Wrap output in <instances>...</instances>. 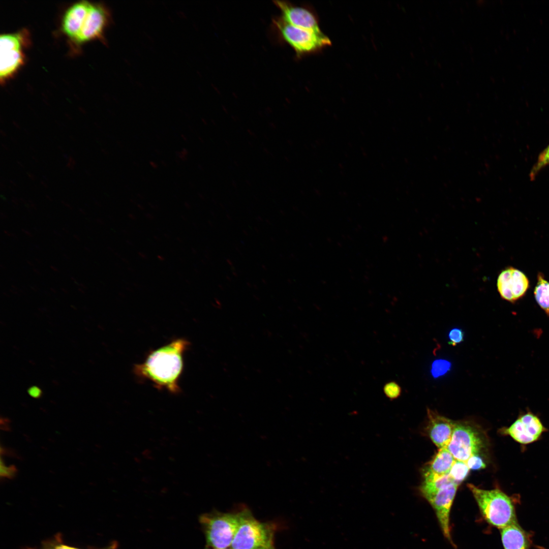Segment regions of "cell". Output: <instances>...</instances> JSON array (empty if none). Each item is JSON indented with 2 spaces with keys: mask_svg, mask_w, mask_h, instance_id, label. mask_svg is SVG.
I'll use <instances>...</instances> for the list:
<instances>
[{
  "mask_svg": "<svg viewBox=\"0 0 549 549\" xmlns=\"http://www.w3.org/2000/svg\"><path fill=\"white\" fill-rule=\"evenodd\" d=\"M272 27L278 38L294 50L297 57L316 52L331 44L322 32H316L288 23L279 16L272 20Z\"/></svg>",
  "mask_w": 549,
  "mask_h": 549,
  "instance_id": "4",
  "label": "cell"
},
{
  "mask_svg": "<svg viewBox=\"0 0 549 549\" xmlns=\"http://www.w3.org/2000/svg\"><path fill=\"white\" fill-rule=\"evenodd\" d=\"M534 294L538 305L549 316V282L541 272L537 274V282Z\"/></svg>",
  "mask_w": 549,
  "mask_h": 549,
  "instance_id": "17",
  "label": "cell"
},
{
  "mask_svg": "<svg viewBox=\"0 0 549 549\" xmlns=\"http://www.w3.org/2000/svg\"><path fill=\"white\" fill-rule=\"evenodd\" d=\"M497 286L501 297L513 302L525 294L529 287L527 276L512 267L503 270L498 276Z\"/></svg>",
  "mask_w": 549,
  "mask_h": 549,
  "instance_id": "11",
  "label": "cell"
},
{
  "mask_svg": "<svg viewBox=\"0 0 549 549\" xmlns=\"http://www.w3.org/2000/svg\"><path fill=\"white\" fill-rule=\"evenodd\" d=\"M33 159H34V160H35L36 161L38 162V161H37V160L36 159V158H35L34 157H33Z\"/></svg>",
  "mask_w": 549,
  "mask_h": 549,
  "instance_id": "38",
  "label": "cell"
},
{
  "mask_svg": "<svg viewBox=\"0 0 549 549\" xmlns=\"http://www.w3.org/2000/svg\"><path fill=\"white\" fill-rule=\"evenodd\" d=\"M110 20V12L106 7L101 4H92L75 41L82 43L102 37Z\"/></svg>",
  "mask_w": 549,
  "mask_h": 549,
  "instance_id": "12",
  "label": "cell"
},
{
  "mask_svg": "<svg viewBox=\"0 0 549 549\" xmlns=\"http://www.w3.org/2000/svg\"><path fill=\"white\" fill-rule=\"evenodd\" d=\"M207 549H208V548H207ZM224 549H231V548H224Z\"/></svg>",
  "mask_w": 549,
  "mask_h": 549,
  "instance_id": "39",
  "label": "cell"
},
{
  "mask_svg": "<svg viewBox=\"0 0 549 549\" xmlns=\"http://www.w3.org/2000/svg\"><path fill=\"white\" fill-rule=\"evenodd\" d=\"M273 3L280 12L279 16L288 23L316 32H322L317 14L312 8L288 1H275Z\"/></svg>",
  "mask_w": 549,
  "mask_h": 549,
  "instance_id": "10",
  "label": "cell"
},
{
  "mask_svg": "<svg viewBox=\"0 0 549 549\" xmlns=\"http://www.w3.org/2000/svg\"><path fill=\"white\" fill-rule=\"evenodd\" d=\"M237 512L214 511L199 517L207 546L212 549L230 548L239 524Z\"/></svg>",
  "mask_w": 549,
  "mask_h": 549,
  "instance_id": "5",
  "label": "cell"
},
{
  "mask_svg": "<svg viewBox=\"0 0 549 549\" xmlns=\"http://www.w3.org/2000/svg\"><path fill=\"white\" fill-rule=\"evenodd\" d=\"M68 160H69L68 163H70L71 164H72V165H73L74 166H75L76 165V161L74 159V158L72 156H69Z\"/></svg>",
  "mask_w": 549,
  "mask_h": 549,
  "instance_id": "27",
  "label": "cell"
},
{
  "mask_svg": "<svg viewBox=\"0 0 549 549\" xmlns=\"http://www.w3.org/2000/svg\"><path fill=\"white\" fill-rule=\"evenodd\" d=\"M205 549H207V548H206Z\"/></svg>",
  "mask_w": 549,
  "mask_h": 549,
  "instance_id": "40",
  "label": "cell"
},
{
  "mask_svg": "<svg viewBox=\"0 0 549 549\" xmlns=\"http://www.w3.org/2000/svg\"><path fill=\"white\" fill-rule=\"evenodd\" d=\"M459 485L452 481L422 495L435 510L442 533L450 541V512Z\"/></svg>",
  "mask_w": 549,
  "mask_h": 549,
  "instance_id": "8",
  "label": "cell"
},
{
  "mask_svg": "<svg viewBox=\"0 0 549 549\" xmlns=\"http://www.w3.org/2000/svg\"><path fill=\"white\" fill-rule=\"evenodd\" d=\"M67 166L71 170H73L74 169V166L69 163H68Z\"/></svg>",
  "mask_w": 549,
  "mask_h": 549,
  "instance_id": "29",
  "label": "cell"
},
{
  "mask_svg": "<svg viewBox=\"0 0 549 549\" xmlns=\"http://www.w3.org/2000/svg\"><path fill=\"white\" fill-rule=\"evenodd\" d=\"M17 472V470L15 466H7L4 463L3 459H1L0 475L2 477L12 479L15 476Z\"/></svg>",
  "mask_w": 549,
  "mask_h": 549,
  "instance_id": "23",
  "label": "cell"
},
{
  "mask_svg": "<svg viewBox=\"0 0 549 549\" xmlns=\"http://www.w3.org/2000/svg\"><path fill=\"white\" fill-rule=\"evenodd\" d=\"M448 344L455 346L464 341V332L461 328H452L448 332Z\"/></svg>",
  "mask_w": 549,
  "mask_h": 549,
  "instance_id": "22",
  "label": "cell"
},
{
  "mask_svg": "<svg viewBox=\"0 0 549 549\" xmlns=\"http://www.w3.org/2000/svg\"><path fill=\"white\" fill-rule=\"evenodd\" d=\"M470 470L466 462L455 460L448 475L454 482L459 485L466 478Z\"/></svg>",
  "mask_w": 549,
  "mask_h": 549,
  "instance_id": "18",
  "label": "cell"
},
{
  "mask_svg": "<svg viewBox=\"0 0 549 549\" xmlns=\"http://www.w3.org/2000/svg\"><path fill=\"white\" fill-rule=\"evenodd\" d=\"M470 469L479 470L485 467V464L478 454L471 456L466 462Z\"/></svg>",
  "mask_w": 549,
  "mask_h": 549,
  "instance_id": "24",
  "label": "cell"
},
{
  "mask_svg": "<svg viewBox=\"0 0 549 549\" xmlns=\"http://www.w3.org/2000/svg\"><path fill=\"white\" fill-rule=\"evenodd\" d=\"M190 345L186 339L177 338L150 351L143 362L134 365V374L140 379L150 381L158 389L179 393L184 354Z\"/></svg>",
  "mask_w": 549,
  "mask_h": 549,
  "instance_id": "1",
  "label": "cell"
},
{
  "mask_svg": "<svg viewBox=\"0 0 549 549\" xmlns=\"http://www.w3.org/2000/svg\"><path fill=\"white\" fill-rule=\"evenodd\" d=\"M479 432L466 423L454 422L451 440L446 446L455 460L466 462L483 447Z\"/></svg>",
  "mask_w": 549,
  "mask_h": 549,
  "instance_id": "6",
  "label": "cell"
},
{
  "mask_svg": "<svg viewBox=\"0 0 549 549\" xmlns=\"http://www.w3.org/2000/svg\"><path fill=\"white\" fill-rule=\"evenodd\" d=\"M27 176H28V177H29V178H30V179H32V180H35V176H34V175H33V174H32V173H30V172H27Z\"/></svg>",
  "mask_w": 549,
  "mask_h": 549,
  "instance_id": "28",
  "label": "cell"
},
{
  "mask_svg": "<svg viewBox=\"0 0 549 549\" xmlns=\"http://www.w3.org/2000/svg\"><path fill=\"white\" fill-rule=\"evenodd\" d=\"M451 368V363L444 359L435 360L432 363L431 373L432 377L438 378L446 375Z\"/></svg>",
  "mask_w": 549,
  "mask_h": 549,
  "instance_id": "19",
  "label": "cell"
},
{
  "mask_svg": "<svg viewBox=\"0 0 549 549\" xmlns=\"http://www.w3.org/2000/svg\"><path fill=\"white\" fill-rule=\"evenodd\" d=\"M11 140H12V141H13L14 143H16L17 142V141L16 140H15V139L13 137H11Z\"/></svg>",
  "mask_w": 549,
  "mask_h": 549,
  "instance_id": "35",
  "label": "cell"
},
{
  "mask_svg": "<svg viewBox=\"0 0 549 549\" xmlns=\"http://www.w3.org/2000/svg\"><path fill=\"white\" fill-rule=\"evenodd\" d=\"M480 513L490 525L502 529L517 523L512 499L499 489L486 490L473 484L467 485Z\"/></svg>",
  "mask_w": 549,
  "mask_h": 549,
  "instance_id": "2",
  "label": "cell"
},
{
  "mask_svg": "<svg viewBox=\"0 0 549 549\" xmlns=\"http://www.w3.org/2000/svg\"><path fill=\"white\" fill-rule=\"evenodd\" d=\"M546 431L537 415L527 412L520 415L508 427L501 429L500 432L520 444L527 445L537 441Z\"/></svg>",
  "mask_w": 549,
  "mask_h": 549,
  "instance_id": "9",
  "label": "cell"
},
{
  "mask_svg": "<svg viewBox=\"0 0 549 549\" xmlns=\"http://www.w3.org/2000/svg\"><path fill=\"white\" fill-rule=\"evenodd\" d=\"M239 514L238 526L230 548L276 549L275 524L258 521L246 507L240 510Z\"/></svg>",
  "mask_w": 549,
  "mask_h": 549,
  "instance_id": "3",
  "label": "cell"
},
{
  "mask_svg": "<svg viewBox=\"0 0 549 549\" xmlns=\"http://www.w3.org/2000/svg\"><path fill=\"white\" fill-rule=\"evenodd\" d=\"M549 164V144L539 154L536 163L531 170L529 176L533 180L539 172L545 166Z\"/></svg>",
  "mask_w": 549,
  "mask_h": 549,
  "instance_id": "20",
  "label": "cell"
},
{
  "mask_svg": "<svg viewBox=\"0 0 549 549\" xmlns=\"http://www.w3.org/2000/svg\"><path fill=\"white\" fill-rule=\"evenodd\" d=\"M401 387L395 382H388L384 387L386 396L392 400L397 399L401 395Z\"/></svg>",
  "mask_w": 549,
  "mask_h": 549,
  "instance_id": "21",
  "label": "cell"
},
{
  "mask_svg": "<svg viewBox=\"0 0 549 549\" xmlns=\"http://www.w3.org/2000/svg\"><path fill=\"white\" fill-rule=\"evenodd\" d=\"M427 413V430L430 439L439 448L446 447L451 438L454 422L429 408Z\"/></svg>",
  "mask_w": 549,
  "mask_h": 549,
  "instance_id": "13",
  "label": "cell"
},
{
  "mask_svg": "<svg viewBox=\"0 0 549 549\" xmlns=\"http://www.w3.org/2000/svg\"><path fill=\"white\" fill-rule=\"evenodd\" d=\"M41 185L45 188H47V185L45 184L43 181H41Z\"/></svg>",
  "mask_w": 549,
  "mask_h": 549,
  "instance_id": "33",
  "label": "cell"
},
{
  "mask_svg": "<svg viewBox=\"0 0 549 549\" xmlns=\"http://www.w3.org/2000/svg\"><path fill=\"white\" fill-rule=\"evenodd\" d=\"M2 146L6 150H9V148L6 145L2 144Z\"/></svg>",
  "mask_w": 549,
  "mask_h": 549,
  "instance_id": "32",
  "label": "cell"
},
{
  "mask_svg": "<svg viewBox=\"0 0 549 549\" xmlns=\"http://www.w3.org/2000/svg\"><path fill=\"white\" fill-rule=\"evenodd\" d=\"M58 148H59V149H60V150H62V151H64V149H63L62 148V147H60V146H59V147H58Z\"/></svg>",
  "mask_w": 549,
  "mask_h": 549,
  "instance_id": "37",
  "label": "cell"
},
{
  "mask_svg": "<svg viewBox=\"0 0 549 549\" xmlns=\"http://www.w3.org/2000/svg\"><path fill=\"white\" fill-rule=\"evenodd\" d=\"M17 163H18V164H19V165L20 166H21V167H23V165H22V164L21 163V162H19V161H17Z\"/></svg>",
  "mask_w": 549,
  "mask_h": 549,
  "instance_id": "36",
  "label": "cell"
},
{
  "mask_svg": "<svg viewBox=\"0 0 549 549\" xmlns=\"http://www.w3.org/2000/svg\"><path fill=\"white\" fill-rule=\"evenodd\" d=\"M13 123L15 127H16L17 129H21L20 126L19 125H18L17 123H15L14 121H13Z\"/></svg>",
  "mask_w": 549,
  "mask_h": 549,
  "instance_id": "31",
  "label": "cell"
},
{
  "mask_svg": "<svg viewBox=\"0 0 549 549\" xmlns=\"http://www.w3.org/2000/svg\"><path fill=\"white\" fill-rule=\"evenodd\" d=\"M455 460L446 447L439 448L423 472V481H433L448 475Z\"/></svg>",
  "mask_w": 549,
  "mask_h": 549,
  "instance_id": "15",
  "label": "cell"
},
{
  "mask_svg": "<svg viewBox=\"0 0 549 549\" xmlns=\"http://www.w3.org/2000/svg\"><path fill=\"white\" fill-rule=\"evenodd\" d=\"M25 32L3 34L0 37V77L1 81L8 78L22 65Z\"/></svg>",
  "mask_w": 549,
  "mask_h": 549,
  "instance_id": "7",
  "label": "cell"
},
{
  "mask_svg": "<svg viewBox=\"0 0 549 549\" xmlns=\"http://www.w3.org/2000/svg\"><path fill=\"white\" fill-rule=\"evenodd\" d=\"M92 6L87 1H80L71 6L66 12L62 21L64 32L75 41Z\"/></svg>",
  "mask_w": 549,
  "mask_h": 549,
  "instance_id": "14",
  "label": "cell"
},
{
  "mask_svg": "<svg viewBox=\"0 0 549 549\" xmlns=\"http://www.w3.org/2000/svg\"><path fill=\"white\" fill-rule=\"evenodd\" d=\"M29 394L34 398H38L40 395V391L37 389H32L29 391Z\"/></svg>",
  "mask_w": 549,
  "mask_h": 549,
  "instance_id": "26",
  "label": "cell"
},
{
  "mask_svg": "<svg viewBox=\"0 0 549 549\" xmlns=\"http://www.w3.org/2000/svg\"><path fill=\"white\" fill-rule=\"evenodd\" d=\"M0 132H1V135H2V136H3V137H6V136H7V134H6V133H5V132H4V131H3V130H2V129H1V130H0Z\"/></svg>",
  "mask_w": 549,
  "mask_h": 549,
  "instance_id": "30",
  "label": "cell"
},
{
  "mask_svg": "<svg viewBox=\"0 0 549 549\" xmlns=\"http://www.w3.org/2000/svg\"><path fill=\"white\" fill-rule=\"evenodd\" d=\"M114 547V546H113L112 547H109L108 548H106V549H114V547ZM48 549H79V548H75V547H71V546H68L65 545H56V546H54L53 547L50 548H48Z\"/></svg>",
  "mask_w": 549,
  "mask_h": 549,
  "instance_id": "25",
  "label": "cell"
},
{
  "mask_svg": "<svg viewBox=\"0 0 549 549\" xmlns=\"http://www.w3.org/2000/svg\"><path fill=\"white\" fill-rule=\"evenodd\" d=\"M10 181L11 184H13L14 186H17V185L15 184V182L13 181V180H11Z\"/></svg>",
  "mask_w": 549,
  "mask_h": 549,
  "instance_id": "34",
  "label": "cell"
},
{
  "mask_svg": "<svg viewBox=\"0 0 549 549\" xmlns=\"http://www.w3.org/2000/svg\"><path fill=\"white\" fill-rule=\"evenodd\" d=\"M504 549H527L528 541L524 531L515 523L500 529Z\"/></svg>",
  "mask_w": 549,
  "mask_h": 549,
  "instance_id": "16",
  "label": "cell"
}]
</instances>
